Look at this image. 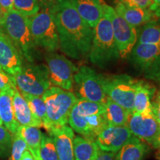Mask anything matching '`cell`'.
I'll list each match as a JSON object with an SVG mask.
<instances>
[{
	"mask_svg": "<svg viewBox=\"0 0 160 160\" xmlns=\"http://www.w3.org/2000/svg\"><path fill=\"white\" fill-rule=\"evenodd\" d=\"M49 11L57 26L62 51L74 59L88 57L93 29L82 19L69 0H62Z\"/></svg>",
	"mask_w": 160,
	"mask_h": 160,
	"instance_id": "1",
	"label": "cell"
},
{
	"mask_svg": "<svg viewBox=\"0 0 160 160\" xmlns=\"http://www.w3.org/2000/svg\"><path fill=\"white\" fill-rule=\"evenodd\" d=\"M105 104L77 99L70 112L68 123L73 131L85 139L94 141L107 128Z\"/></svg>",
	"mask_w": 160,
	"mask_h": 160,
	"instance_id": "2",
	"label": "cell"
},
{
	"mask_svg": "<svg viewBox=\"0 0 160 160\" xmlns=\"http://www.w3.org/2000/svg\"><path fill=\"white\" fill-rule=\"evenodd\" d=\"M88 57L91 63L101 68L120 58L111 20L104 10L102 17L93 28V41Z\"/></svg>",
	"mask_w": 160,
	"mask_h": 160,
	"instance_id": "3",
	"label": "cell"
},
{
	"mask_svg": "<svg viewBox=\"0 0 160 160\" xmlns=\"http://www.w3.org/2000/svg\"><path fill=\"white\" fill-rule=\"evenodd\" d=\"M0 28L17 48L24 59L33 63L37 47L31 37L28 17L13 9L4 15Z\"/></svg>",
	"mask_w": 160,
	"mask_h": 160,
	"instance_id": "4",
	"label": "cell"
},
{
	"mask_svg": "<svg viewBox=\"0 0 160 160\" xmlns=\"http://www.w3.org/2000/svg\"><path fill=\"white\" fill-rule=\"evenodd\" d=\"M46 106L47 125L45 129H51L66 125L68 122L70 112L77 100L72 92L51 86L42 96Z\"/></svg>",
	"mask_w": 160,
	"mask_h": 160,
	"instance_id": "5",
	"label": "cell"
},
{
	"mask_svg": "<svg viewBox=\"0 0 160 160\" xmlns=\"http://www.w3.org/2000/svg\"><path fill=\"white\" fill-rule=\"evenodd\" d=\"M28 19L30 31L36 47L49 53L57 51L59 48V35L51 11L42 9L28 17Z\"/></svg>",
	"mask_w": 160,
	"mask_h": 160,
	"instance_id": "6",
	"label": "cell"
},
{
	"mask_svg": "<svg viewBox=\"0 0 160 160\" xmlns=\"http://www.w3.org/2000/svg\"><path fill=\"white\" fill-rule=\"evenodd\" d=\"M102 85L108 98L128 111H133L135 91L139 80L127 74H101Z\"/></svg>",
	"mask_w": 160,
	"mask_h": 160,
	"instance_id": "7",
	"label": "cell"
},
{
	"mask_svg": "<svg viewBox=\"0 0 160 160\" xmlns=\"http://www.w3.org/2000/svg\"><path fill=\"white\" fill-rule=\"evenodd\" d=\"M14 78L18 90L26 94L42 97L51 86L45 65H24Z\"/></svg>",
	"mask_w": 160,
	"mask_h": 160,
	"instance_id": "8",
	"label": "cell"
},
{
	"mask_svg": "<svg viewBox=\"0 0 160 160\" xmlns=\"http://www.w3.org/2000/svg\"><path fill=\"white\" fill-rule=\"evenodd\" d=\"M130 62L147 79H160V43L138 44L128 56Z\"/></svg>",
	"mask_w": 160,
	"mask_h": 160,
	"instance_id": "9",
	"label": "cell"
},
{
	"mask_svg": "<svg viewBox=\"0 0 160 160\" xmlns=\"http://www.w3.org/2000/svg\"><path fill=\"white\" fill-rule=\"evenodd\" d=\"M75 93L77 99L93 102L105 103L108 97L102 85L101 73L88 66L83 65L77 69L73 77Z\"/></svg>",
	"mask_w": 160,
	"mask_h": 160,
	"instance_id": "10",
	"label": "cell"
},
{
	"mask_svg": "<svg viewBox=\"0 0 160 160\" xmlns=\"http://www.w3.org/2000/svg\"><path fill=\"white\" fill-rule=\"evenodd\" d=\"M103 10L111 20L116 44L121 58L128 57L137 44V30L130 25L111 6L103 4Z\"/></svg>",
	"mask_w": 160,
	"mask_h": 160,
	"instance_id": "11",
	"label": "cell"
},
{
	"mask_svg": "<svg viewBox=\"0 0 160 160\" xmlns=\"http://www.w3.org/2000/svg\"><path fill=\"white\" fill-rule=\"evenodd\" d=\"M51 85L71 91L73 86V77L78 68L62 55L50 53L45 58Z\"/></svg>",
	"mask_w": 160,
	"mask_h": 160,
	"instance_id": "12",
	"label": "cell"
},
{
	"mask_svg": "<svg viewBox=\"0 0 160 160\" xmlns=\"http://www.w3.org/2000/svg\"><path fill=\"white\" fill-rule=\"evenodd\" d=\"M128 128L131 133L153 147L160 132V125L157 122L153 111L145 113L131 112L130 113Z\"/></svg>",
	"mask_w": 160,
	"mask_h": 160,
	"instance_id": "13",
	"label": "cell"
},
{
	"mask_svg": "<svg viewBox=\"0 0 160 160\" xmlns=\"http://www.w3.org/2000/svg\"><path fill=\"white\" fill-rule=\"evenodd\" d=\"M23 59L20 51L0 28V68L14 77L24 65Z\"/></svg>",
	"mask_w": 160,
	"mask_h": 160,
	"instance_id": "14",
	"label": "cell"
},
{
	"mask_svg": "<svg viewBox=\"0 0 160 160\" xmlns=\"http://www.w3.org/2000/svg\"><path fill=\"white\" fill-rule=\"evenodd\" d=\"M131 136L128 126H108L97 135L95 142L102 151L117 153Z\"/></svg>",
	"mask_w": 160,
	"mask_h": 160,
	"instance_id": "15",
	"label": "cell"
},
{
	"mask_svg": "<svg viewBox=\"0 0 160 160\" xmlns=\"http://www.w3.org/2000/svg\"><path fill=\"white\" fill-rule=\"evenodd\" d=\"M49 135L54 141L59 160H75L73 153L74 131L70 126L64 125L51 129Z\"/></svg>",
	"mask_w": 160,
	"mask_h": 160,
	"instance_id": "16",
	"label": "cell"
},
{
	"mask_svg": "<svg viewBox=\"0 0 160 160\" xmlns=\"http://www.w3.org/2000/svg\"><path fill=\"white\" fill-rule=\"evenodd\" d=\"M84 21L92 28L97 25L103 15L100 0H69Z\"/></svg>",
	"mask_w": 160,
	"mask_h": 160,
	"instance_id": "17",
	"label": "cell"
},
{
	"mask_svg": "<svg viewBox=\"0 0 160 160\" xmlns=\"http://www.w3.org/2000/svg\"><path fill=\"white\" fill-rule=\"evenodd\" d=\"M13 106L16 120L19 125L42 128L43 124L32 113L27 102L18 88L15 89L13 97Z\"/></svg>",
	"mask_w": 160,
	"mask_h": 160,
	"instance_id": "18",
	"label": "cell"
},
{
	"mask_svg": "<svg viewBox=\"0 0 160 160\" xmlns=\"http://www.w3.org/2000/svg\"><path fill=\"white\" fill-rule=\"evenodd\" d=\"M15 89L17 88L0 91V117L2 125L13 135L17 133L19 126L16 120L13 106V97Z\"/></svg>",
	"mask_w": 160,
	"mask_h": 160,
	"instance_id": "19",
	"label": "cell"
},
{
	"mask_svg": "<svg viewBox=\"0 0 160 160\" xmlns=\"http://www.w3.org/2000/svg\"><path fill=\"white\" fill-rule=\"evenodd\" d=\"M114 10L128 23L134 28L139 27L151 20L157 19L149 8H130L117 2Z\"/></svg>",
	"mask_w": 160,
	"mask_h": 160,
	"instance_id": "20",
	"label": "cell"
},
{
	"mask_svg": "<svg viewBox=\"0 0 160 160\" xmlns=\"http://www.w3.org/2000/svg\"><path fill=\"white\" fill-rule=\"evenodd\" d=\"M149 145L131 136L116 153V160H142L149 151Z\"/></svg>",
	"mask_w": 160,
	"mask_h": 160,
	"instance_id": "21",
	"label": "cell"
},
{
	"mask_svg": "<svg viewBox=\"0 0 160 160\" xmlns=\"http://www.w3.org/2000/svg\"><path fill=\"white\" fill-rule=\"evenodd\" d=\"M155 92L156 88L153 85L139 80L135 91L133 111L142 113L153 111L151 99Z\"/></svg>",
	"mask_w": 160,
	"mask_h": 160,
	"instance_id": "22",
	"label": "cell"
},
{
	"mask_svg": "<svg viewBox=\"0 0 160 160\" xmlns=\"http://www.w3.org/2000/svg\"><path fill=\"white\" fill-rule=\"evenodd\" d=\"M99 148L94 141L87 139L82 136L73 139V153L75 160H96Z\"/></svg>",
	"mask_w": 160,
	"mask_h": 160,
	"instance_id": "23",
	"label": "cell"
},
{
	"mask_svg": "<svg viewBox=\"0 0 160 160\" xmlns=\"http://www.w3.org/2000/svg\"><path fill=\"white\" fill-rule=\"evenodd\" d=\"M105 118L108 126H127L130 112L108 98L105 101Z\"/></svg>",
	"mask_w": 160,
	"mask_h": 160,
	"instance_id": "24",
	"label": "cell"
},
{
	"mask_svg": "<svg viewBox=\"0 0 160 160\" xmlns=\"http://www.w3.org/2000/svg\"><path fill=\"white\" fill-rule=\"evenodd\" d=\"M17 133L25 140L27 144L28 150L31 152L33 157H39L40 144L42 137V133L39 128L19 125Z\"/></svg>",
	"mask_w": 160,
	"mask_h": 160,
	"instance_id": "25",
	"label": "cell"
},
{
	"mask_svg": "<svg viewBox=\"0 0 160 160\" xmlns=\"http://www.w3.org/2000/svg\"><path fill=\"white\" fill-rule=\"evenodd\" d=\"M137 43H160V19H153L142 25L137 31Z\"/></svg>",
	"mask_w": 160,
	"mask_h": 160,
	"instance_id": "26",
	"label": "cell"
},
{
	"mask_svg": "<svg viewBox=\"0 0 160 160\" xmlns=\"http://www.w3.org/2000/svg\"><path fill=\"white\" fill-rule=\"evenodd\" d=\"M21 93V92H20ZM27 102L28 105L31 108L32 113L42 121L43 127L47 125V114H46V106L45 101L42 97H37L26 93H21Z\"/></svg>",
	"mask_w": 160,
	"mask_h": 160,
	"instance_id": "27",
	"label": "cell"
},
{
	"mask_svg": "<svg viewBox=\"0 0 160 160\" xmlns=\"http://www.w3.org/2000/svg\"><path fill=\"white\" fill-rule=\"evenodd\" d=\"M39 157L42 160H59L54 141L50 135L42 133L40 144Z\"/></svg>",
	"mask_w": 160,
	"mask_h": 160,
	"instance_id": "28",
	"label": "cell"
},
{
	"mask_svg": "<svg viewBox=\"0 0 160 160\" xmlns=\"http://www.w3.org/2000/svg\"><path fill=\"white\" fill-rule=\"evenodd\" d=\"M13 10L30 17L40 11V5L38 0H13Z\"/></svg>",
	"mask_w": 160,
	"mask_h": 160,
	"instance_id": "29",
	"label": "cell"
},
{
	"mask_svg": "<svg viewBox=\"0 0 160 160\" xmlns=\"http://www.w3.org/2000/svg\"><path fill=\"white\" fill-rule=\"evenodd\" d=\"M26 150H28V146L25 140L18 133H14L12 136V146L9 160H20Z\"/></svg>",
	"mask_w": 160,
	"mask_h": 160,
	"instance_id": "30",
	"label": "cell"
},
{
	"mask_svg": "<svg viewBox=\"0 0 160 160\" xmlns=\"http://www.w3.org/2000/svg\"><path fill=\"white\" fill-rule=\"evenodd\" d=\"M12 134L3 125L0 126V157L5 159L11 154Z\"/></svg>",
	"mask_w": 160,
	"mask_h": 160,
	"instance_id": "31",
	"label": "cell"
},
{
	"mask_svg": "<svg viewBox=\"0 0 160 160\" xmlns=\"http://www.w3.org/2000/svg\"><path fill=\"white\" fill-rule=\"evenodd\" d=\"M17 88L14 77L9 75L0 68V91Z\"/></svg>",
	"mask_w": 160,
	"mask_h": 160,
	"instance_id": "32",
	"label": "cell"
},
{
	"mask_svg": "<svg viewBox=\"0 0 160 160\" xmlns=\"http://www.w3.org/2000/svg\"><path fill=\"white\" fill-rule=\"evenodd\" d=\"M117 2L130 8L147 9L150 8L153 3V0H118Z\"/></svg>",
	"mask_w": 160,
	"mask_h": 160,
	"instance_id": "33",
	"label": "cell"
},
{
	"mask_svg": "<svg viewBox=\"0 0 160 160\" xmlns=\"http://www.w3.org/2000/svg\"><path fill=\"white\" fill-rule=\"evenodd\" d=\"M40 8L43 10H50L54 6L61 2L62 0H38Z\"/></svg>",
	"mask_w": 160,
	"mask_h": 160,
	"instance_id": "34",
	"label": "cell"
},
{
	"mask_svg": "<svg viewBox=\"0 0 160 160\" xmlns=\"http://www.w3.org/2000/svg\"><path fill=\"white\" fill-rule=\"evenodd\" d=\"M96 160H116V153L104 151L99 148Z\"/></svg>",
	"mask_w": 160,
	"mask_h": 160,
	"instance_id": "35",
	"label": "cell"
},
{
	"mask_svg": "<svg viewBox=\"0 0 160 160\" xmlns=\"http://www.w3.org/2000/svg\"><path fill=\"white\" fill-rule=\"evenodd\" d=\"M152 105H153V115H154L157 122L160 125V92L155 101L152 102Z\"/></svg>",
	"mask_w": 160,
	"mask_h": 160,
	"instance_id": "36",
	"label": "cell"
},
{
	"mask_svg": "<svg viewBox=\"0 0 160 160\" xmlns=\"http://www.w3.org/2000/svg\"><path fill=\"white\" fill-rule=\"evenodd\" d=\"M0 6L5 15L13 9V0H0Z\"/></svg>",
	"mask_w": 160,
	"mask_h": 160,
	"instance_id": "37",
	"label": "cell"
},
{
	"mask_svg": "<svg viewBox=\"0 0 160 160\" xmlns=\"http://www.w3.org/2000/svg\"><path fill=\"white\" fill-rule=\"evenodd\" d=\"M149 9L153 12L156 18L160 19V0H153V3Z\"/></svg>",
	"mask_w": 160,
	"mask_h": 160,
	"instance_id": "38",
	"label": "cell"
},
{
	"mask_svg": "<svg viewBox=\"0 0 160 160\" xmlns=\"http://www.w3.org/2000/svg\"><path fill=\"white\" fill-rule=\"evenodd\" d=\"M153 148L157 149V158L158 159L160 160V132H159V134L158 136L157 141H156V143L154 146Z\"/></svg>",
	"mask_w": 160,
	"mask_h": 160,
	"instance_id": "39",
	"label": "cell"
},
{
	"mask_svg": "<svg viewBox=\"0 0 160 160\" xmlns=\"http://www.w3.org/2000/svg\"><path fill=\"white\" fill-rule=\"evenodd\" d=\"M20 160H35V159L34 157H33V155L31 154V152H30L28 150H26V151L24 152L22 157Z\"/></svg>",
	"mask_w": 160,
	"mask_h": 160,
	"instance_id": "40",
	"label": "cell"
},
{
	"mask_svg": "<svg viewBox=\"0 0 160 160\" xmlns=\"http://www.w3.org/2000/svg\"><path fill=\"white\" fill-rule=\"evenodd\" d=\"M3 17H4V13H3L2 9L1 6H0V25H1V22H2V21Z\"/></svg>",
	"mask_w": 160,
	"mask_h": 160,
	"instance_id": "41",
	"label": "cell"
},
{
	"mask_svg": "<svg viewBox=\"0 0 160 160\" xmlns=\"http://www.w3.org/2000/svg\"><path fill=\"white\" fill-rule=\"evenodd\" d=\"M34 159H35V160H42L39 157H34Z\"/></svg>",
	"mask_w": 160,
	"mask_h": 160,
	"instance_id": "42",
	"label": "cell"
},
{
	"mask_svg": "<svg viewBox=\"0 0 160 160\" xmlns=\"http://www.w3.org/2000/svg\"><path fill=\"white\" fill-rule=\"evenodd\" d=\"M2 125V119H1V117H0V126Z\"/></svg>",
	"mask_w": 160,
	"mask_h": 160,
	"instance_id": "43",
	"label": "cell"
},
{
	"mask_svg": "<svg viewBox=\"0 0 160 160\" xmlns=\"http://www.w3.org/2000/svg\"><path fill=\"white\" fill-rule=\"evenodd\" d=\"M159 82V85H160V79L159 80V82Z\"/></svg>",
	"mask_w": 160,
	"mask_h": 160,
	"instance_id": "44",
	"label": "cell"
}]
</instances>
